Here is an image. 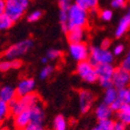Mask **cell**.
<instances>
[{
    "label": "cell",
    "mask_w": 130,
    "mask_h": 130,
    "mask_svg": "<svg viewBox=\"0 0 130 130\" xmlns=\"http://www.w3.org/2000/svg\"><path fill=\"white\" fill-rule=\"evenodd\" d=\"M88 22V11L82 8L76 4H72L67 10V27L68 30L72 28H84Z\"/></svg>",
    "instance_id": "1"
},
{
    "label": "cell",
    "mask_w": 130,
    "mask_h": 130,
    "mask_svg": "<svg viewBox=\"0 0 130 130\" xmlns=\"http://www.w3.org/2000/svg\"><path fill=\"white\" fill-rule=\"evenodd\" d=\"M37 104H39V96L37 95V94L33 92V93L28 94L24 96H21L18 99L15 98L9 103L8 106L10 113L15 116L23 111L31 108L32 106Z\"/></svg>",
    "instance_id": "2"
},
{
    "label": "cell",
    "mask_w": 130,
    "mask_h": 130,
    "mask_svg": "<svg viewBox=\"0 0 130 130\" xmlns=\"http://www.w3.org/2000/svg\"><path fill=\"white\" fill-rule=\"evenodd\" d=\"M29 4V0H6L5 14L15 23L25 15Z\"/></svg>",
    "instance_id": "3"
},
{
    "label": "cell",
    "mask_w": 130,
    "mask_h": 130,
    "mask_svg": "<svg viewBox=\"0 0 130 130\" xmlns=\"http://www.w3.org/2000/svg\"><path fill=\"white\" fill-rule=\"evenodd\" d=\"M89 61L95 67L99 65L112 64L114 55L109 49H105L101 46H92L89 49Z\"/></svg>",
    "instance_id": "4"
},
{
    "label": "cell",
    "mask_w": 130,
    "mask_h": 130,
    "mask_svg": "<svg viewBox=\"0 0 130 130\" xmlns=\"http://www.w3.org/2000/svg\"><path fill=\"white\" fill-rule=\"evenodd\" d=\"M33 44L34 43L31 39H23L21 41L9 46L5 52V57L8 60L18 59L19 56L25 55L32 48Z\"/></svg>",
    "instance_id": "5"
},
{
    "label": "cell",
    "mask_w": 130,
    "mask_h": 130,
    "mask_svg": "<svg viewBox=\"0 0 130 130\" xmlns=\"http://www.w3.org/2000/svg\"><path fill=\"white\" fill-rule=\"evenodd\" d=\"M76 74L84 82L88 84H93L98 81L95 67L89 60L78 63L76 66Z\"/></svg>",
    "instance_id": "6"
},
{
    "label": "cell",
    "mask_w": 130,
    "mask_h": 130,
    "mask_svg": "<svg viewBox=\"0 0 130 130\" xmlns=\"http://www.w3.org/2000/svg\"><path fill=\"white\" fill-rule=\"evenodd\" d=\"M115 67L112 64H106V65H99L95 67L96 70V76L98 81L99 82L100 86L104 88H108L113 87L112 77L115 72Z\"/></svg>",
    "instance_id": "7"
},
{
    "label": "cell",
    "mask_w": 130,
    "mask_h": 130,
    "mask_svg": "<svg viewBox=\"0 0 130 130\" xmlns=\"http://www.w3.org/2000/svg\"><path fill=\"white\" fill-rule=\"evenodd\" d=\"M68 52L73 60L78 63L87 60L89 57V49L85 43H73L69 45Z\"/></svg>",
    "instance_id": "8"
},
{
    "label": "cell",
    "mask_w": 130,
    "mask_h": 130,
    "mask_svg": "<svg viewBox=\"0 0 130 130\" xmlns=\"http://www.w3.org/2000/svg\"><path fill=\"white\" fill-rule=\"evenodd\" d=\"M113 87L117 90L130 87V72L123 69L122 67H118L115 69L112 77Z\"/></svg>",
    "instance_id": "9"
},
{
    "label": "cell",
    "mask_w": 130,
    "mask_h": 130,
    "mask_svg": "<svg viewBox=\"0 0 130 130\" xmlns=\"http://www.w3.org/2000/svg\"><path fill=\"white\" fill-rule=\"evenodd\" d=\"M95 95L87 89H83L78 94V104L79 109L82 114H87L93 106Z\"/></svg>",
    "instance_id": "10"
},
{
    "label": "cell",
    "mask_w": 130,
    "mask_h": 130,
    "mask_svg": "<svg viewBox=\"0 0 130 130\" xmlns=\"http://www.w3.org/2000/svg\"><path fill=\"white\" fill-rule=\"evenodd\" d=\"M36 87V82L33 78H24L18 82V86L15 87L17 95L19 98L24 96L28 94H31L34 92Z\"/></svg>",
    "instance_id": "11"
},
{
    "label": "cell",
    "mask_w": 130,
    "mask_h": 130,
    "mask_svg": "<svg viewBox=\"0 0 130 130\" xmlns=\"http://www.w3.org/2000/svg\"><path fill=\"white\" fill-rule=\"evenodd\" d=\"M14 117H14V126L18 130H23L31 123L30 113L28 109L14 116Z\"/></svg>",
    "instance_id": "12"
},
{
    "label": "cell",
    "mask_w": 130,
    "mask_h": 130,
    "mask_svg": "<svg viewBox=\"0 0 130 130\" xmlns=\"http://www.w3.org/2000/svg\"><path fill=\"white\" fill-rule=\"evenodd\" d=\"M28 110L30 113L31 123L42 124L43 125V122L45 120V111H44L43 106L40 105V103L32 106Z\"/></svg>",
    "instance_id": "13"
},
{
    "label": "cell",
    "mask_w": 130,
    "mask_h": 130,
    "mask_svg": "<svg viewBox=\"0 0 130 130\" xmlns=\"http://www.w3.org/2000/svg\"><path fill=\"white\" fill-rule=\"evenodd\" d=\"M130 28V13L127 12L123 18L119 20L115 31V36L117 37H123Z\"/></svg>",
    "instance_id": "14"
},
{
    "label": "cell",
    "mask_w": 130,
    "mask_h": 130,
    "mask_svg": "<svg viewBox=\"0 0 130 130\" xmlns=\"http://www.w3.org/2000/svg\"><path fill=\"white\" fill-rule=\"evenodd\" d=\"M95 115L98 121L111 119V117L113 115V111L111 110L110 106L102 102L95 107Z\"/></svg>",
    "instance_id": "15"
},
{
    "label": "cell",
    "mask_w": 130,
    "mask_h": 130,
    "mask_svg": "<svg viewBox=\"0 0 130 130\" xmlns=\"http://www.w3.org/2000/svg\"><path fill=\"white\" fill-rule=\"evenodd\" d=\"M67 39L70 44L82 43L85 38V29L81 27L72 28L67 31Z\"/></svg>",
    "instance_id": "16"
},
{
    "label": "cell",
    "mask_w": 130,
    "mask_h": 130,
    "mask_svg": "<svg viewBox=\"0 0 130 130\" xmlns=\"http://www.w3.org/2000/svg\"><path fill=\"white\" fill-rule=\"evenodd\" d=\"M15 96H17V92L13 87L5 86L0 88V99L4 102L9 104L11 101L15 99Z\"/></svg>",
    "instance_id": "17"
},
{
    "label": "cell",
    "mask_w": 130,
    "mask_h": 130,
    "mask_svg": "<svg viewBox=\"0 0 130 130\" xmlns=\"http://www.w3.org/2000/svg\"><path fill=\"white\" fill-rule=\"evenodd\" d=\"M117 119L125 126H130V105L124 104L118 112H117Z\"/></svg>",
    "instance_id": "18"
},
{
    "label": "cell",
    "mask_w": 130,
    "mask_h": 130,
    "mask_svg": "<svg viewBox=\"0 0 130 130\" xmlns=\"http://www.w3.org/2000/svg\"><path fill=\"white\" fill-rule=\"evenodd\" d=\"M118 98V90L114 87H110L106 89L103 96V103L107 106H110L114 101Z\"/></svg>",
    "instance_id": "19"
},
{
    "label": "cell",
    "mask_w": 130,
    "mask_h": 130,
    "mask_svg": "<svg viewBox=\"0 0 130 130\" xmlns=\"http://www.w3.org/2000/svg\"><path fill=\"white\" fill-rule=\"evenodd\" d=\"M75 4L87 11H93L98 7V0H75Z\"/></svg>",
    "instance_id": "20"
},
{
    "label": "cell",
    "mask_w": 130,
    "mask_h": 130,
    "mask_svg": "<svg viewBox=\"0 0 130 130\" xmlns=\"http://www.w3.org/2000/svg\"><path fill=\"white\" fill-rule=\"evenodd\" d=\"M53 128L54 130H67V119L63 116L58 115L55 117L53 121Z\"/></svg>",
    "instance_id": "21"
},
{
    "label": "cell",
    "mask_w": 130,
    "mask_h": 130,
    "mask_svg": "<svg viewBox=\"0 0 130 130\" xmlns=\"http://www.w3.org/2000/svg\"><path fill=\"white\" fill-rule=\"evenodd\" d=\"M13 24L14 22L12 21V19L5 13L0 15V31L7 30L13 26Z\"/></svg>",
    "instance_id": "22"
},
{
    "label": "cell",
    "mask_w": 130,
    "mask_h": 130,
    "mask_svg": "<svg viewBox=\"0 0 130 130\" xmlns=\"http://www.w3.org/2000/svg\"><path fill=\"white\" fill-rule=\"evenodd\" d=\"M118 99L121 100L123 104L130 105V87L118 90Z\"/></svg>",
    "instance_id": "23"
},
{
    "label": "cell",
    "mask_w": 130,
    "mask_h": 130,
    "mask_svg": "<svg viewBox=\"0 0 130 130\" xmlns=\"http://www.w3.org/2000/svg\"><path fill=\"white\" fill-rule=\"evenodd\" d=\"M53 72H54V67L52 66H46V67H44L42 68L41 71L39 72V77L42 80L46 79V78L49 77L52 75Z\"/></svg>",
    "instance_id": "24"
},
{
    "label": "cell",
    "mask_w": 130,
    "mask_h": 130,
    "mask_svg": "<svg viewBox=\"0 0 130 130\" xmlns=\"http://www.w3.org/2000/svg\"><path fill=\"white\" fill-rule=\"evenodd\" d=\"M59 22H60L62 30L64 32H67L68 31V27H67V12H66V11H60L59 12Z\"/></svg>",
    "instance_id": "25"
},
{
    "label": "cell",
    "mask_w": 130,
    "mask_h": 130,
    "mask_svg": "<svg viewBox=\"0 0 130 130\" xmlns=\"http://www.w3.org/2000/svg\"><path fill=\"white\" fill-rule=\"evenodd\" d=\"M9 113H10V110H9L8 104L0 99V119L4 120L8 116Z\"/></svg>",
    "instance_id": "26"
},
{
    "label": "cell",
    "mask_w": 130,
    "mask_h": 130,
    "mask_svg": "<svg viewBox=\"0 0 130 130\" xmlns=\"http://www.w3.org/2000/svg\"><path fill=\"white\" fill-rule=\"evenodd\" d=\"M113 125H114V121L112 119H106L98 122V126L101 130H112Z\"/></svg>",
    "instance_id": "27"
},
{
    "label": "cell",
    "mask_w": 130,
    "mask_h": 130,
    "mask_svg": "<svg viewBox=\"0 0 130 130\" xmlns=\"http://www.w3.org/2000/svg\"><path fill=\"white\" fill-rule=\"evenodd\" d=\"M42 17V12L40 10H35L32 11L30 14H28L27 15V21L30 23H34V22L38 21Z\"/></svg>",
    "instance_id": "28"
},
{
    "label": "cell",
    "mask_w": 130,
    "mask_h": 130,
    "mask_svg": "<svg viewBox=\"0 0 130 130\" xmlns=\"http://www.w3.org/2000/svg\"><path fill=\"white\" fill-rule=\"evenodd\" d=\"M60 56H61L60 50L55 49V48L49 49L46 54V56L47 57L48 60H55V59H57L60 57Z\"/></svg>",
    "instance_id": "29"
},
{
    "label": "cell",
    "mask_w": 130,
    "mask_h": 130,
    "mask_svg": "<svg viewBox=\"0 0 130 130\" xmlns=\"http://www.w3.org/2000/svg\"><path fill=\"white\" fill-rule=\"evenodd\" d=\"M99 17L101 20H103V21H105V22H108L112 19L113 12L110 9H104V10H102L100 12Z\"/></svg>",
    "instance_id": "30"
},
{
    "label": "cell",
    "mask_w": 130,
    "mask_h": 130,
    "mask_svg": "<svg viewBox=\"0 0 130 130\" xmlns=\"http://www.w3.org/2000/svg\"><path fill=\"white\" fill-rule=\"evenodd\" d=\"M72 6V0H58V7L60 8V11H66L70 8Z\"/></svg>",
    "instance_id": "31"
},
{
    "label": "cell",
    "mask_w": 130,
    "mask_h": 130,
    "mask_svg": "<svg viewBox=\"0 0 130 130\" xmlns=\"http://www.w3.org/2000/svg\"><path fill=\"white\" fill-rule=\"evenodd\" d=\"M10 69H12L11 60H8V59H4V60L0 61V71L1 72H7Z\"/></svg>",
    "instance_id": "32"
},
{
    "label": "cell",
    "mask_w": 130,
    "mask_h": 130,
    "mask_svg": "<svg viewBox=\"0 0 130 130\" xmlns=\"http://www.w3.org/2000/svg\"><path fill=\"white\" fill-rule=\"evenodd\" d=\"M123 69L126 70V71L130 72V50L128 51V53L126 54V57L122 60L121 63V67Z\"/></svg>",
    "instance_id": "33"
},
{
    "label": "cell",
    "mask_w": 130,
    "mask_h": 130,
    "mask_svg": "<svg viewBox=\"0 0 130 130\" xmlns=\"http://www.w3.org/2000/svg\"><path fill=\"white\" fill-rule=\"evenodd\" d=\"M123 103H122L121 100H119L118 98H117L116 101H114V102L112 103V104L110 105V108L111 110L113 111V112H118V111L121 109V107L123 106Z\"/></svg>",
    "instance_id": "34"
},
{
    "label": "cell",
    "mask_w": 130,
    "mask_h": 130,
    "mask_svg": "<svg viewBox=\"0 0 130 130\" xmlns=\"http://www.w3.org/2000/svg\"><path fill=\"white\" fill-rule=\"evenodd\" d=\"M23 130H46L43 126L42 124H36V123H30L27 126L24 128Z\"/></svg>",
    "instance_id": "35"
},
{
    "label": "cell",
    "mask_w": 130,
    "mask_h": 130,
    "mask_svg": "<svg viewBox=\"0 0 130 130\" xmlns=\"http://www.w3.org/2000/svg\"><path fill=\"white\" fill-rule=\"evenodd\" d=\"M126 0H112L111 1V7L113 8H122L126 6Z\"/></svg>",
    "instance_id": "36"
},
{
    "label": "cell",
    "mask_w": 130,
    "mask_h": 130,
    "mask_svg": "<svg viewBox=\"0 0 130 130\" xmlns=\"http://www.w3.org/2000/svg\"><path fill=\"white\" fill-rule=\"evenodd\" d=\"M124 50H125V46H124L123 45H121V44H118V45H117V46L114 47L112 53L114 56H121V55L123 54Z\"/></svg>",
    "instance_id": "37"
},
{
    "label": "cell",
    "mask_w": 130,
    "mask_h": 130,
    "mask_svg": "<svg viewBox=\"0 0 130 130\" xmlns=\"http://www.w3.org/2000/svg\"><path fill=\"white\" fill-rule=\"evenodd\" d=\"M112 130H126V126L119 121L114 122Z\"/></svg>",
    "instance_id": "38"
},
{
    "label": "cell",
    "mask_w": 130,
    "mask_h": 130,
    "mask_svg": "<svg viewBox=\"0 0 130 130\" xmlns=\"http://www.w3.org/2000/svg\"><path fill=\"white\" fill-rule=\"evenodd\" d=\"M11 66H12V68L18 69L22 66V62L19 59H13V60H11Z\"/></svg>",
    "instance_id": "39"
},
{
    "label": "cell",
    "mask_w": 130,
    "mask_h": 130,
    "mask_svg": "<svg viewBox=\"0 0 130 130\" xmlns=\"http://www.w3.org/2000/svg\"><path fill=\"white\" fill-rule=\"evenodd\" d=\"M111 43H110V40L107 38L104 39L101 43V47L102 48H105V49H109V46H110Z\"/></svg>",
    "instance_id": "40"
},
{
    "label": "cell",
    "mask_w": 130,
    "mask_h": 130,
    "mask_svg": "<svg viewBox=\"0 0 130 130\" xmlns=\"http://www.w3.org/2000/svg\"><path fill=\"white\" fill-rule=\"evenodd\" d=\"M5 7H6V0H0V15L5 13Z\"/></svg>",
    "instance_id": "41"
},
{
    "label": "cell",
    "mask_w": 130,
    "mask_h": 130,
    "mask_svg": "<svg viewBox=\"0 0 130 130\" xmlns=\"http://www.w3.org/2000/svg\"><path fill=\"white\" fill-rule=\"evenodd\" d=\"M48 61H49V60L47 59V57H46V56H43V57L41 58V62L43 64H46L48 62Z\"/></svg>",
    "instance_id": "42"
},
{
    "label": "cell",
    "mask_w": 130,
    "mask_h": 130,
    "mask_svg": "<svg viewBox=\"0 0 130 130\" xmlns=\"http://www.w3.org/2000/svg\"><path fill=\"white\" fill-rule=\"evenodd\" d=\"M91 130H101V129H100V128L98 127V126H95V127H93V128H92Z\"/></svg>",
    "instance_id": "43"
},
{
    "label": "cell",
    "mask_w": 130,
    "mask_h": 130,
    "mask_svg": "<svg viewBox=\"0 0 130 130\" xmlns=\"http://www.w3.org/2000/svg\"><path fill=\"white\" fill-rule=\"evenodd\" d=\"M0 130H11L8 127H0Z\"/></svg>",
    "instance_id": "44"
},
{
    "label": "cell",
    "mask_w": 130,
    "mask_h": 130,
    "mask_svg": "<svg viewBox=\"0 0 130 130\" xmlns=\"http://www.w3.org/2000/svg\"><path fill=\"white\" fill-rule=\"evenodd\" d=\"M2 122H3V120H2V119H0V127H1V125H2Z\"/></svg>",
    "instance_id": "45"
},
{
    "label": "cell",
    "mask_w": 130,
    "mask_h": 130,
    "mask_svg": "<svg viewBox=\"0 0 130 130\" xmlns=\"http://www.w3.org/2000/svg\"><path fill=\"white\" fill-rule=\"evenodd\" d=\"M128 12L130 13V5H129V7H128Z\"/></svg>",
    "instance_id": "46"
},
{
    "label": "cell",
    "mask_w": 130,
    "mask_h": 130,
    "mask_svg": "<svg viewBox=\"0 0 130 130\" xmlns=\"http://www.w3.org/2000/svg\"><path fill=\"white\" fill-rule=\"evenodd\" d=\"M127 130H130V128H129V129H127Z\"/></svg>",
    "instance_id": "47"
}]
</instances>
